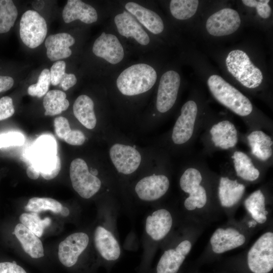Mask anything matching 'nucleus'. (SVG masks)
Masks as SVG:
<instances>
[{"label": "nucleus", "instance_id": "9", "mask_svg": "<svg viewBox=\"0 0 273 273\" xmlns=\"http://www.w3.org/2000/svg\"><path fill=\"white\" fill-rule=\"evenodd\" d=\"M169 179L164 174L148 175L139 180L134 186L138 198L146 202H154L162 198L168 191Z\"/></svg>", "mask_w": 273, "mask_h": 273}, {"label": "nucleus", "instance_id": "15", "mask_svg": "<svg viewBox=\"0 0 273 273\" xmlns=\"http://www.w3.org/2000/svg\"><path fill=\"white\" fill-rule=\"evenodd\" d=\"M92 51L96 56L112 64L121 62L124 56L123 47L117 37L105 32L96 39Z\"/></svg>", "mask_w": 273, "mask_h": 273}, {"label": "nucleus", "instance_id": "40", "mask_svg": "<svg viewBox=\"0 0 273 273\" xmlns=\"http://www.w3.org/2000/svg\"><path fill=\"white\" fill-rule=\"evenodd\" d=\"M54 124L56 134L61 140H64L71 130L68 120L62 116L56 117L54 119Z\"/></svg>", "mask_w": 273, "mask_h": 273}, {"label": "nucleus", "instance_id": "23", "mask_svg": "<svg viewBox=\"0 0 273 273\" xmlns=\"http://www.w3.org/2000/svg\"><path fill=\"white\" fill-rule=\"evenodd\" d=\"M232 158L238 176L248 181H254L259 176L260 172L252 162L251 158L245 153L235 151Z\"/></svg>", "mask_w": 273, "mask_h": 273}, {"label": "nucleus", "instance_id": "5", "mask_svg": "<svg viewBox=\"0 0 273 273\" xmlns=\"http://www.w3.org/2000/svg\"><path fill=\"white\" fill-rule=\"evenodd\" d=\"M247 263L253 273H268L273 268V233L266 232L254 243L247 254Z\"/></svg>", "mask_w": 273, "mask_h": 273}, {"label": "nucleus", "instance_id": "33", "mask_svg": "<svg viewBox=\"0 0 273 273\" xmlns=\"http://www.w3.org/2000/svg\"><path fill=\"white\" fill-rule=\"evenodd\" d=\"M202 180L200 171L195 168L190 167L182 174L179 179V186L183 192L190 194L197 189Z\"/></svg>", "mask_w": 273, "mask_h": 273}, {"label": "nucleus", "instance_id": "11", "mask_svg": "<svg viewBox=\"0 0 273 273\" xmlns=\"http://www.w3.org/2000/svg\"><path fill=\"white\" fill-rule=\"evenodd\" d=\"M180 83V76L175 71H168L162 75L156 104L159 112L165 113L173 107L177 99Z\"/></svg>", "mask_w": 273, "mask_h": 273}, {"label": "nucleus", "instance_id": "27", "mask_svg": "<svg viewBox=\"0 0 273 273\" xmlns=\"http://www.w3.org/2000/svg\"><path fill=\"white\" fill-rule=\"evenodd\" d=\"M220 180L223 183L224 190V200L222 205L224 207H231L236 204L242 198L245 190L244 185L236 180L227 177H221Z\"/></svg>", "mask_w": 273, "mask_h": 273}, {"label": "nucleus", "instance_id": "21", "mask_svg": "<svg viewBox=\"0 0 273 273\" xmlns=\"http://www.w3.org/2000/svg\"><path fill=\"white\" fill-rule=\"evenodd\" d=\"M14 234L24 251L31 257L39 258L44 256L43 245L39 237L22 223L16 225Z\"/></svg>", "mask_w": 273, "mask_h": 273}, {"label": "nucleus", "instance_id": "41", "mask_svg": "<svg viewBox=\"0 0 273 273\" xmlns=\"http://www.w3.org/2000/svg\"><path fill=\"white\" fill-rule=\"evenodd\" d=\"M63 140L69 145L80 146L84 143L85 137L81 131L71 129Z\"/></svg>", "mask_w": 273, "mask_h": 273}, {"label": "nucleus", "instance_id": "20", "mask_svg": "<svg viewBox=\"0 0 273 273\" xmlns=\"http://www.w3.org/2000/svg\"><path fill=\"white\" fill-rule=\"evenodd\" d=\"M125 8L151 32L158 34L163 31V22L161 17L154 11L134 2L127 3Z\"/></svg>", "mask_w": 273, "mask_h": 273}, {"label": "nucleus", "instance_id": "36", "mask_svg": "<svg viewBox=\"0 0 273 273\" xmlns=\"http://www.w3.org/2000/svg\"><path fill=\"white\" fill-rule=\"evenodd\" d=\"M38 155H57L55 140L48 136L41 137L37 142Z\"/></svg>", "mask_w": 273, "mask_h": 273}, {"label": "nucleus", "instance_id": "30", "mask_svg": "<svg viewBox=\"0 0 273 273\" xmlns=\"http://www.w3.org/2000/svg\"><path fill=\"white\" fill-rule=\"evenodd\" d=\"M62 208L61 203L55 199L50 198L33 197L29 200L25 206V210L37 213L47 210L51 211L55 213H60Z\"/></svg>", "mask_w": 273, "mask_h": 273}, {"label": "nucleus", "instance_id": "32", "mask_svg": "<svg viewBox=\"0 0 273 273\" xmlns=\"http://www.w3.org/2000/svg\"><path fill=\"white\" fill-rule=\"evenodd\" d=\"M245 206L252 217L257 222L259 214L261 212L265 215L268 214L265 208V197L259 190L252 193L245 201Z\"/></svg>", "mask_w": 273, "mask_h": 273}, {"label": "nucleus", "instance_id": "45", "mask_svg": "<svg viewBox=\"0 0 273 273\" xmlns=\"http://www.w3.org/2000/svg\"><path fill=\"white\" fill-rule=\"evenodd\" d=\"M44 5V3L43 1H35L33 3V7L35 9L40 10L41 9Z\"/></svg>", "mask_w": 273, "mask_h": 273}, {"label": "nucleus", "instance_id": "28", "mask_svg": "<svg viewBox=\"0 0 273 273\" xmlns=\"http://www.w3.org/2000/svg\"><path fill=\"white\" fill-rule=\"evenodd\" d=\"M198 5L197 0H172L170 2V11L175 18L186 20L194 15Z\"/></svg>", "mask_w": 273, "mask_h": 273}, {"label": "nucleus", "instance_id": "31", "mask_svg": "<svg viewBox=\"0 0 273 273\" xmlns=\"http://www.w3.org/2000/svg\"><path fill=\"white\" fill-rule=\"evenodd\" d=\"M19 220L23 225L39 238L43 235L44 229L51 223L49 217L42 219L37 213L34 212L22 213Z\"/></svg>", "mask_w": 273, "mask_h": 273}, {"label": "nucleus", "instance_id": "22", "mask_svg": "<svg viewBox=\"0 0 273 273\" xmlns=\"http://www.w3.org/2000/svg\"><path fill=\"white\" fill-rule=\"evenodd\" d=\"M73 111L76 119L86 128L95 127L97 118L94 111V104L88 96L82 95L77 97L73 106Z\"/></svg>", "mask_w": 273, "mask_h": 273}, {"label": "nucleus", "instance_id": "6", "mask_svg": "<svg viewBox=\"0 0 273 273\" xmlns=\"http://www.w3.org/2000/svg\"><path fill=\"white\" fill-rule=\"evenodd\" d=\"M44 19L36 11L28 10L22 15L20 22V35L23 43L31 49L40 46L47 34Z\"/></svg>", "mask_w": 273, "mask_h": 273}, {"label": "nucleus", "instance_id": "19", "mask_svg": "<svg viewBox=\"0 0 273 273\" xmlns=\"http://www.w3.org/2000/svg\"><path fill=\"white\" fill-rule=\"evenodd\" d=\"M75 43L73 36L67 33L49 35L45 41L47 56L52 61L66 58L71 56L70 47Z\"/></svg>", "mask_w": 273, "mask_h": 273}, {"label": "nucleus", "instance_id": "46", "mask_svg": "<svg viewBox=\"0 0 273 273\" xmlns=\"http://www.w3.org/2000/svg\"><path fill=\"white\" fill-rule=\"evenodd\" d=\"M70 211L68 208L63 206L62 210L60 212L62 215L64 216H67L69 214Z\"/></svg>", "mask_w": 273, "mask_h": 273}, {"label": "nucleus", "instance_id": "3", "mask_svg": "<svg viewBox=\"0 0 273 273\" xmlns=\"http://www.w3.org/2000/svg\"><path fill=\"white\" fill-rule=\"evenodd\" d=\"M225 64L228 71L244 86L255 88L262 83L261 71L245 52L240 50L231 51L226 58Z\"/></svg>", "mask_w": 273, "mask_h": 273}, {"label": "nucleus", "instance_id": "4", "mask_svg": "<svg viewBox=\"0 0 273 273\" xmlns=\"http://www.w3.org/2000/svg\"><path fill=\"white\" fill-rule=\"evenodd\" d=\"M69 173L72 187L81 197L89 199L100 191L101 179L89 171L83 159H74L70 164Z\"/></svg>", "mask_w": 273, "mask_h": 273}, {"label": "nucleus", "instance_id": "26", "mask_svg": "<svg viewBox=\"0 0 273 273\" xmlns=\"http://www.w3.org/2000/svg\"><path fill=\"white\" fill-rule=\"evenodd\" d=\"M40 174L47 180L55 178L61 168V160L58 155H38L37 165H35Z\"/></svg>", "mask_w": 273, "mask_h": 273}, {"label": "nucleus", "instance_id": "42", "mask_svg": "<svg viewBox=\"0 0 273 273\" xmlns=\"http://www.w3.org/2000/svg\"><path fill=\"white\" fill-rule=\"evenodd\" d=\"M0 273H26L20 266L10 262H0Z\"/></svg>", "mask_w": 273, "mask_h": 273}, {"label": "nucleus", "instance_id": "2", "mask_svg": "<svg viewBox=\"0 0 273 273\" xmlns=\"http://www.w3.org/2000/svg\"><path fill=\"white\" fill-rule=\"evenodd\" d=\"M157 73L145 63L134 64L124 70L116 80L119 92L125 96H135L150 90L156 82Z\"/></svg>", "mask_w": 273, "mask_h": 273}, {"label": "nucleus", "instance_id": "44", "mask_svg": "<svg viewBox=\"0 0 273 273\" xmlns=\"http://www.w3.org/2000/svg\"><path fill=\"white\" fill-rule=\"evenodd\" d=\"M27 176L31 179H36L40 174L39 171L35 165H30L26 170Z\"/></svg>", "mask_w": 273, "mask_h": 273}, {"label": "nucleus", "instance_id": "38", "mask_svg": "<svg viewBox=\"0 0 273 273\" xmlns=\"http://www.w3.org/2000/svg\"><path fill=\"white\" fill-rule=\"evenodd\" d=\"M243 4L245 6L256 8L257 12L261 17L266 19L271 14V8L268 5L269 0H243Z\"/></svg>", "mask_w": 273, "mask_h": 273}, {"label": "nucleus", "instance_id": "34", "mask_svg": "<svg viewBox=\"0 0 273 273\" xmlns=\"http://www.w3.org/2000/svg\"><path fill=\"white\" fill-rule=\"evenodd\" d=\"M50 84V71L48 69H44L38 77L37 82L28 87V94L32 97L41 98L48 92Z\"/></svg>", "mask_w": 273, "mask_h": 273}, {"label": "nucleus", "instance_id": "10", "mask_svg": "<svg viewBox=\"0 0 273 273\" xmlns=\"http://www.w3.org/2000/svg\"><path fill=\"white\" fill-rule=\"evenodd\" d=\"M89 242V236L85 233L76 232L69 235L59 245L58 258L61 263L68 267L74 265L88 247Z\"/></svg>", "mask_w": 273, "mask_h": 273}, {"label": "nucleus", "instance_id": "29", "mask_svg": "<svg viewBox=\"0 0 273 273\" xmlns=\"http://www.w3.org/2000/svg\"><path fill=\"white\" fill-rule=\"evenodd\" d=\"M18 11L11 0H0V33L8 32L13 26Z\"/></svg>", "mask_w": 273, "mask_h": 273}, {"label": "nucleus", "instance_id": "39", "mask_svg": "<svg viewBox=\"0 0 273 273\" xmlns=\"http://www.w3.org/2000/svg\"><path fill=\"white\" fill-rule=\"evenodd\" d=\"M15 112L12 98L5 96L0 99V121L11 117Z\"/></svg>", "mask_w": 273, "mask_h": 273}, {"label": "nucleus", "instance_id": "13", "mask_svg": "<svg viewBox=\"0 0 273 273\" xmlns=\"http://www.w3.org/2000/svg\"><path fill=\"white\" fill-rule=\"evenodd\" d=\"M109 155L117 171L125 175L133 173L141 162V155L134 148L121 144H115L111 147Z\"/></svg>", "mask_w": 273, "mask_h": 273}, {"label": "nucleus", "instance_id": "8", "mask_svg": "<svg viewBox=\"0 0 273 273\" xmlns=\"http://www.w3.org/2000/svg\"><path fill=\"white\" fill-rule=\"evenodd\" d=\"M95 248L101 257L108 262L115 261L121 253L120 243L110 223L99 224L93 235Z\"/></svg>", "mask_w": 273, "mask_h": 273}, {"label": "nucleus", "instance_id": "18", "mask_svg": "<svg viewBox=\"0 0 273 273\" xmlns=\"http://www.w3.org/2000/svg\"><path fill=\"white\" fill-rule=\"evenodd\" d=\"M62 17L66 23L79 20L84 23L91 24L98 20L96 9L80 0H68L63 9Z\"/></svg>", "mask_w": 273, "mask_h": 273}, {"label": "nucleus", "instance_id": "16", "mask_svg": "<svg viewBox=\"0 0 273 273\" xmlns=\"http://www.w3.org/2000/svg\"><path fill=\"white\" fill-rule=\"evenodd\" d=\"M191 248V242L185 240L175 247L165 250L157 265L156 273H177Z\"/></svg>", "mask_w": 273, "mask_h": 273}, {"label": "nucleus", "instance_id": "12", "mask_svg": "<svg viewBox=\"0 0 273 273\" xmlns=\"http://www.w3.org/2000/svg\"><path fill=\"white\" fill-rule=\"evenodd\" d=\"M240 24L241 19L238 13L234 9L225 8L215 12L208 18L206 28L210 34L221 36L233 33Z\"/></svg>", "mask_w": 273, "mask_h": 273}, {"label": "nucleus", "instance_id": "43", "mask_svg": "<svg viewBox=\"0 0 273 273\" xmlns=\"http://www.w3.org/2000/svg\"><path fill=\"white\" fill-rule=\"evenodd\" d=\"M14 83L12 77L0 75V93L7 91L13 86Z\"/></svg>", "mask_w": 273, "mask_h": 273}, {"label": "nucleus", "instance_id": "24", "mask_svg": "<svg viewBox=\"0 0 273 273\" xmlns=\"http://www.w3.org/2000/svg\"><path fill=\"white\" fill-rule=\"evenodd\" d=\"M43 106L45 115L54 116L66 110L69 107V102L64 92L55 89L46 94L43 99Z\"/></svg>", "mask_w": 273, "mask_h": 273}, {"label": "nucleus", "instance_id": "14", "mask_svg": "<svg viewBox=\"0 0 273 273\" xmlns=\"http://www.w3.org/2000/svg\"><path fill=\"white\" fill-rule=\"evenodd\" d=\"M173 217L165 208L157 209L147 215L145 220V232L149 240L156 242L163 240L170 232Z\"/></svg>", "mask_w": 273, "mask_h": 273}, {"label": "nucleus", "instance_id": "35", "mask_svg": "<svg viewBox=\"0 0 273 273\" xmlns=\"http://www.w3.org/2000/svg\"><path fill=\"white\" fill-rule=\"evenodd\" d=\"M245 241L246 238L245 236L240 234L238 236L222 242L219 245H212V249L214 253L220 254L242 246Z\"/></svg>", "mask_w": 273, "mask_h": 273}, {"label": "nucleus", "instance_id": "7", "mask_svg": "<svg viewBox=\"0 0 273 273\" xmlns=\"http://www.w3.org/2000/svg\"><path fill=\"white\" fill-rule=\"evenodd\" d=\"M180 112L171 134L172 141L176 145L185 144L193 136L198 113V106L195 101L189 100L183 105Z\"/></svg>", "mask_w": 273, "mask_h": 273}, {"label": "nucleus", "instance_id": "1", "mask_svg": "<svg viewBox=\"0 0 273 273\" xmlns=\"http://www.w3.org/2000/svg\"><path fill=\"white\" fill-rule=\"evenodd\" d=\"M207 84L214 98L237 115L245 117L253 111L249 99L218 75H212Z\"/></svg>", "mask_w": 273, "mask_h": 273}, {"label": "nucleus", "instance_id": "17", "mask_svg": "<svg viewBox=\"0 0 273 273\" xmlns=\"http://www.w3.org/2000/svg\"><path fill=\"white\" fill-rule=\"evenodd\" d=\"M114 22L119 33L127 38L133 37L140 44L146 46L150 38L140 24L126 11L117 15Z\"/></svg>", "mask_w": 273, "mask_h": 273}, {"label": "nucleus", "instance_id": "37", "mask_svg": "<svg viewBox=\"0 0 273 273\" xmlns=\"http://www.w3.org/2000/svg\"><path fill=\"white\" fill-rule=\"evenodd\" d=\"M24 143L23 135L17 132H8L0 134V148L21 146Z\"/></svg>", "mask_w": 273, "mask_h": 273}, {"label": "nucleus", "instance_id": "25", "mask_svg": "<svg viewBox=\"0 0 273 273\" xmlns=\"http://www.w3.org/2000/svg\"><path fill=\"white\" fill-rule=\"evenodd\" d=\"M66 63L63 61L55 62L51 68V83L53 85L60 84L64 90H67L74 86L77 79L73 74L65 72Z\"/></svg>", "mask_w": 273, "mask_h": 273}]
</instances>
